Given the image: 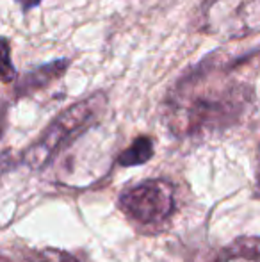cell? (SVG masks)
I'll list each match as a JSON object with an SVG mask.
<instances>
[{
    "label": "cell",
    "instance_id": "3957f363",
    "mask_svg": "<svg viewBox=\"0 0 260 262\" xmlns=\"http://www.w3.org/2000/svg\"><path fill=\"white\" fill-rule=\"evenodd\" d=\"M120 207L129 220L141 225H159L175 210L173 186L166 180L150 179L123 191Z\"/></svg>",
    "mask_w": 260,
    "mask_h": 262
},
{
    "label": "cell",
    "instance_id": "ba28073f",
    "mask_svg": "<svg viewBox=\"0 0 260 262\" xmlns=\"http://www.w3.org/2000/svg\"><path fill=\"white\" fill-rule=\"evenodd\" d=\"M2 54H4V72L2 80L4 82H11L16 77V70L11 66V55H9V41L6 38L2 39Z\"/></svg>",
    "mask_w": 260,
    "mask_h": 262
},
{
    "label": "cell",
    "instance_id": "9c48e42d",
    "mask_svg": "<svg viewBox=\"0 0 260 262\" xmlns=\"http://www.w3.org/2000/svg\"><path fill=\"white\" fill-rule=\"evenodd\" d=\"M45 262H77V260L63 252H52L45 257Z\"/></svg>",
    "mask_w": 260,
    "mask_h": 262
},
{
    "label": "cell",
    "instance_id": "30bf717a",
    "mask_svg": "<svg viewBox=\"0 0 260 262\" xmlns=\"http://www.w3.org/2000/svg\"><path fill=\"white\" fill-rule=\"evenodd\" d=\"M16 2L20 4L23 9H32V7H38L43 0H16Z\"/></svg>",
    "mask_w": 260,
    "mask_h": 262
},
{
    "label": "cell",
    "instance_id": "52a82bcc",
    "mask_svg": "<svg viewBox=\"0 0 260 262\" xmlns=\"http://www.w3.org/2000/svg\"><path fill=\"white\" fill-rule=\"evenodd\" d=\"M152 156H153V141L148 136H141V138H137L132 143L125 152H122V156L118 157V162L122 166H137L150 161Z\"/></svg>",
    "mask_w": 260,
    "mask_h": 262
},
{
    "label": "cell",
    "instance_id": "8992f818",
    "mask_svg": "<svg viewBox=\"0 0 260 262\" xmlns=\"http://www.w3.org/2000/svg\"><path fill=\"white\" fill-rule=\"evenodd\" d=\"M214 262H260V237H241L221 250Z\"/></svg>",
    "mask_w": 260,
    "mask_h": 262
},
{
    "label": "cell",
    "instance_id": "5b68a950",
    "mask_svg": "<svg viewBox=\"0 0 260 262\" xmlns=\"http://www.w3.org/2000/svg\"><path fill=\"white\" fill-rule=\"evenodd\" d=\"M69 66V59H56L52 62L39 66V68L27 72L20 80L16 82V97H23V95H31L34 91L41 90V88L52 84L54 80L61 79L66 73Z\"/></svg>",
    "mask_w": 260,
    "mask_h": 262
},
{
    "label": "cell",
    "instance_id": "7c38bea8",
    "mask_svg": "<svg viewBox=\"0 0 260 262\" xmlns=\"http://www.w3.org/2000/svg\"><path fill=\"white\" fill-rule=\"evenodd\" d=\"M4 262H7V257H6V259H4Z\"/></svg>",
    "mask_w": 260,
    "mask_h": 262
},
{
    "label": "cell",
    "instance_id": "277c9868",
    "mask_svg": "<svg viewBox=\"0 0 260 262\" xmlns=\"http://www.w3.org/2000/svg\"><path fill=\"white\" fill-rule=\"evenodd\" d=\"M205 27L225 38H244L260 29V0H210Z\"/></svg>",
    "mask_w": 260,
    "mask_h": 262
},
{
    "label": "cell",
    "instance_id": "8fae6325",
    "mask_svg": "<svg viewBox=\"0 0 260 262\" xmlns=\"http://www.w3.org/2000/svg\"><path fill=\"white\" fill-rule=\"evenodd\" d=\"M257 194L260 196V148H258V164H257Z\"/></svg>",
    "mask_w": 260,
    "mask_h": 262
},
{
    "label": "cell",
    "instance_id": "6da1fadb",
    "mask_svg": "<svg viewBox=\"0 0 260 262\" xmlns=\"http://www.w3.org/2000/svg\"><path fill=\"white\" fill-rule=\"evenodd\" d=\"M253 55H212L184 73L164 104L170 130L178 138H195L239 123L253 100V88L241 68Z\"/></svg>",
    "mask_w": 260,
    "mask_h": 262
},
{
    "label": "cell",
    "instance_id": "7a4b0ae2",
    "mask_svg": "<svg viewBox=\"0 0 260 262\" xmlns=\"http://www.w3.org/2000/svg\"><path fill=\"white\" fill-rule=\"evenodd\" d=\"M105 107H107V97L102 91H97L84 100L64 109L45 128V132L39 136L38 141L32 143L25 150V164L34 169L43 168L61 148L68 145L69 139H73L87 127H91L104 114Z\"/></svg>",
    "mask_w": 260,
    "mask_h": 262
}]
</instances>
